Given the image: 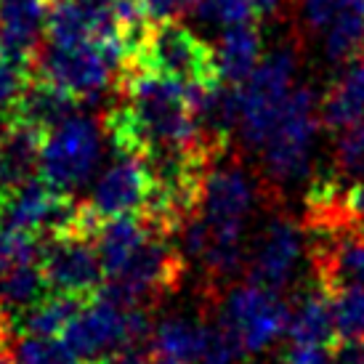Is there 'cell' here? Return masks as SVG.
<instances>
[{"mask_svg":"<svg viewBox=\"0 0 364 364\" xmlns=\"http://www.w3.org/2000/svg\"><path fill=\"white\" fill-rule=\"evenodd\" d=\"M152 232L154 229L146 223L141 213H128V215L107 218V221L99 223V229L93 234V242H96V250H99L104 279L109 274L120 272Z\"/></svg>","mask_w":364,"mask_h":364,"instance_id":"cell-14","label":"cell"},{"mask_svg":"<svg viewBox=\"0 0 364 364\" xmlns=\"http://www.w3.org/2000/svg\"><path fill=\"white\" fill-rule=\"evenodd\" d=\"M46 3H56V0H46Z\"/></svg>","mask_w":364,"mask_h":364,"instance_id":"cell-31","label":"cell"},{"mask_svg":"<svg viewBox=\"0 0 364 364\" xmlns=\"http://www.w3.org/2000/svg\"><path fill=\"white\" fill-rule=\"evenodd\" d=\"M304 250V229L287 215H274L258 237L253 255L245 258L247 261V282H255L266 290L279 293L295 277V269H298Z\"/></svg>","mask_w":364,"mask_h":364,"instance_id":"cell-9","label":"cell"},{"mask_svg":"<svg viewBox=\"0 0 364 364\" xmlns=\"http://www.w3.org/2000/svg\"><path fill=\"white\" fill-rule=\"evenodd\" d=\"M284 364H335V346L293 343Z\"/></svg>","mask_w":364,"mask_h":364,"instance_id":"cell-28","label":"cell"},{"mask_svg":"<svg viewBox=\"0 0 364 364\" xmlns=\"http://www.w3.org/2000/svg\"><path fill=\"white\" fill-rule=\"evenodd\" d=\"M77 107H80V102L70 91H64L61 85L46 80V77L32 75L24 85V91L19 93L16 104L11 107L9 120L24 122V125H32L38 131L48 133L64 120H70L77 112Z\"/></svg>","mask_w":364,"mask_h":364,"instance_id":"cell-13","label":"cell"},{"mask_svg":"<svg viewBox=\"0 0 364 364\" xmlns=\"http://www.w3.org/2000/svg\"><path fill=\"white\" fill-rule=\"evenodd\" d=\"M194 14L200 21H208L215 27H232V24L258 19L253 0H197Z\"/></svg>","mask_w":364,"mask_h":364,"instance_id":"cell-23","label":"cell"},{"mask_svg":"<svg viewBox=\"0 0 364 364\" xmlns=\"http://www.w3.org/2000/svg\"><path fill=\"white\" fill-rule=\"evenodd\" d=\"M149 335H152V322L144 306L125 309L96 293L67 324L61 341L67 343L75 359L102 364L125 343H141L149 341Z\"/></svg>","mask_w":364,"mask_h":364,"instance_id":"cell-5","label":"cell"},{"mask_svg":"<svg viewBox=\"0 0 364 364\" xmlns=\"http://www.w3.org/2000/svg\"><path fill=\"white\" fill-rule=\"evenodd\" d=\"M30 80L27 72H21L14 61H9L0 53V112L9 117L11 107L16 104L19 93L24 91V85Z\"/></svg>","mask_w":364,"mask_h":364,"instance_id":"cell-24","label":"cell"},{"mask_svg":"<svg viewBox=\"0 0 364 364\" xmlns=\"http://www.w3.org/2000/svg\"><path fill=\"white\" fill-rule=\"evenodd\" d=\"M208 324L189 316H165L149 335V356L171 364H194L208 341Z\"/></svg>","mask_w":364,"mask_h":364,"instance_id":"cell-17","label":"cell"},{"mask_svg":"<svg viewBox=\"0 0 364 364\" xmlns=\"http://www.w3.org/2000/svg\"><path fill=\"white\" fill-rule=\"evenodd\" d=\"M46 0H0V53L32 77L48 21Z\"/></svg>","mask_w":364,"mask_h":364,"instance_id":"cell-11","label":"cell"},{"mask_svg":"<svg viewBox=\"0 0 364 364\" xmlns=\"http://www.w3.org/2000/svg\"><path fill=\"white\" fill-rule=\"evenodd\" d=\"M72 351L59 335H21L11 351V364H70Z\"/></svg>","mask_w":364,"mask_h":364,"instance_id":"cell-22","label":"cell"},{"mask_svg":"<svg viewBox=\"0 0 364 364\" xmlns=\"http://www.w3.org/2000/svg\"><path fill=\"white\" fill-rule=\"evenodd\" d=\"M88 301L77 298V295L46 293L38 304H32L30 309L14 314L11 316V327L19 330L21 335H61L67 330V324L77 316V311Z\"/></svg>","mask_w":364,"mask_h":364,"instance_id":"cell-18","label":"cell"},{"mask_svg":"<svg viewBox=\"0 0 364 364\" xmlns=\"http://www.w3.org/2000/svg\"><path fill=\"white\" fill-rule=\"evenodd\" d=\"M343 213L348 226L364 232V176L346 186L343 192Z\"/></svg>","mask_w":364,"mask_h":364,"instance_id":"cell-27","label":"cell"},{"mask_svg":"<svg viewBox=\"0 0 364 364\" xmlns=\"http://www.w3.org/2000/svg\"><path fill=\"white\" fill-rule=\"evenodd\" d=\"M290 311L274 290L245 282L226 295L218 327L234 346L237 356H255L287 333Z\"/></svg>","mask_w":364,"mask_h":364,"instance_id":"cell-6","label":"cell"},{"mask_svg":"<svg viewBox=\"0 0 364 364\" xmlns=\"http://www.w3.org/2000/svg\"><path fill=\"white\" fill-rule=\"evenodd\" d=\"M149 173L144 162L133 154H117V160L102 173L91 192V200L82 203L93 218L107 221L128 213H141L149 200Z\"/></svg>","mask_w":364,"mask_h":364,"instance_id":"cell-10","label":"cell"},{"mask_svg":"<svg viewBox=\"0 0 364 364\" xmlns=\"http://www.w3.org/2000/svg\"><path fill=\"white\" fill-rule=\"evenodd\" d=\"M261 30L255 21H242L223 27L221 38L215 43V67L218 77L229 85H240L250 77V72L261 61Z\"/></svg>","mask_w":364,"mask_h":364,"instance_id":"cell-15","label":"cell"},{"mask_svg":"<svg viewBox=\"0 0 364 364\" xmlns=\"http://www.w3.org/2000/svg\"><path fill=\"white\" fill-rule=\"evenodd\" d=\"M234 359H237L234 346L229 343V338L223 335L221 327L215 324V327L208 330V341H205L203 351H200L194 364H232Z\"/></svg>","mask_w":364,"mask_h":364,"instance_id":"cell-26","label":"cell"},{"mask_svg":"<svg viewBox=\"0 0 364 364\" xmlns=\"http://www.w3.org/2000/svg\"><path fill=\"white\" fill-rule=\"evenodd\" d=\"M327 304L335 341H364V284H341L335 290H327Z\"/></svg>","mask_w":364,"mask_h":364,"instance_id":"cell-21","label":"cell"},{"mask_svg":"<svg viewBox=\"0 0 364 364\" xmlns=\"http://www.w3.org/2000/svg\"><path fill=\"white\" fill-rule=\"evenodd\" d=\"M343 6L346 0H301V16L314 35H322Z\"/></svg>","mask_w":364,"mask_h":364,"instance_id":"cell-25","label":"cell"},{"mask_svg":"<svg viewBox=\"0 0 364 364\" xmlns=\"http://www.w3.org/2000/svg\"><path fill=\"white\" fill-rule=\"evenodd\" d=\"M298 72V51L284 43L261 56L250 77L237 85L240 125L237 131L247 146L261 149L274 122L279 120L287 96L293 93V80Z\"/></svg>","mask_w":364,"mask_h":364,"instance_id":"cell-4","label":"cell"},{"mask_svg":"<svg viewBox=\"0 0 364 364\" xmlns=\"http://www.w3.org/2000/svg\"><path fill=\"white\" fill-rule=\"evenodd\" d=\"M194 3L197 0H141V9L152 21H162L181 16L183 11L194 9Z\"/></svg>","mask_w":364,"mask_h":364,"instance_id":"cell-29","label":"cell"},{"mask_svg":"<svg viewBox=\"0 0 364 364\" xmlns=\"http://www.w3.org/2000/svg\"><path fill=\"white\" fill-rule=\"evenodd\" d=\"M125 70L152 72L186 85H213L221 80L213 46L176 19L152 21L125 61Z\"/></svg>","mask_w":364,"mask_h":364,"instance_id":"cell-1","label":"cell"},{"mask_svg":"<svg viewBox=\"0 0 364 364\" xmlns=\"http://www.w3.org/2000/svg\"><path fill=\"white\" fill-rule=\"evenodd\" d=\"M364 117V56L351 59L322 99V122L335 133L348 131Z\"/></svg>","mask_w":364,"mask_h":364,"instance_id":"cell-16","label":"cell"},{"mask_svg":"<svg viewBox=\"0 0 364 364\" xmlns=\"http://www.w3.org/2000/svg\"><path fill=\"white\" fill-rule=\"evenodd\" d=\"M70 364H99V362H82V359H75V362H70Z\"/></svg>","mask_w":364,"mask_h":364,"instance_id":"cell-30","label":"cell"},{"mask_svg":"<svg viewBox=\"0 0 364 364\" xmlns=\"http://www.w3.org/2000/svg\"><path fill=\"white\" fill-rule=\"evenodd\" d=\"M319 131L316 96L309 85L293 88L279 120L261 146L263 176L272 186H290L309 176L311 149Z\"/></svg>","mask_w":364,"mask_h":364,"instance_id":"cell-3","label":"cell"},{"mask_svg":"<svg viewBox=\"0 0 364 364\" xmlns=\"http://www.w3.org/2000/svg\"><path fill=\"white\" fill-rule=\"evenodd\" d=\"M102 157V128L93 117L72 114L46 133L41 152V178L64 194L77 192L91 178Z\"/></svg>","mask_w":364,"mask_h":364,"instance_id":"cell-7","label":"cell"},{"mask_svg":"<svg viewBox=\"0 0 364 364\" xmlns=\"http://www.w3.org/2000/svg\"><path fill=\"white\" fill-rule=\"evenodd\" d=\"M186 266L189 263L171 234L152 232L120 272L107 277L99 293L125 309H146V304H160L165 295L181 287Z\"/></svg>","mask_w":364,"mask_h":364,"instance_id":"cell-2","label":"cell"},{"mask_svg":"<svg viewBox=\"0 0 364 364\" xmlns=\"http://www.w3.org/2000/svg\"><path fill=\"white\" fill-rule=\"evenodd\" d=\"M46 293H48V284L43 277L41 261L19 263L0 274V309L9 316L30 309Z\"/></svg>","mask_w":364,"mask_h":364,"instance_id":"cell-20","label":"cell"},{"mask_svg":"<svg viewBox=\"0 0 364 364\" xmlns=\"http://www.w3.org/2000/svg\"><path fill=\"white\" fill-rule=\"evenodd\" d=\"M46 133L9 120L6 131L0 133V197L6 203L11 192H16L21 183L35 178L41 173V152Z\"/></svg>","mask_w":364,"mask_h":364,"instance_id":"cell-12","label":"cell"},{"mask_svg":"<svg viewBox=\"0 0 364 364\" xmlns=\"http://www.w3.org/2000/svg\"><path fill=\"white\" fill-rule=\"evenodd\" d=\"M41 269L48 293L93 298L104 284V269L91 234L61 232L43 237Z\"/></svg>","mask_w":364,"mask_h":364,"instance_id":"cell-8","label":"cell"},{"mask_svg":"<svg viewBox=\"0 0 364 364\" xmlns=\"http://www.w3.org/2000/svg\"><path fill=\"white\" fill-rule=\"evenodd\" d=\"M287 335L293 338V343H309V346H338L333 330V316H330V304L322 284L316 282L311 293L301 298V304L290 314L287 322Z\"/></svg>","mask_w":364,"mask_h":364,"instance_id":"cell-19","label":"cell"}]
</instances>
